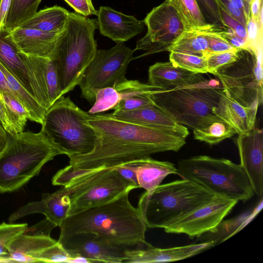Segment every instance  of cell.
<instances>
[{
	"instance_id": "cell-19",
	"label": "cell",
	"mask_w": 263,
	"mask_h": 263,
	"mask_svg": "<svg viewBox=\"0 0 263 263\" xmlns=\"http://www.w3.org/2000/svg\"><path fill=\"white\" fill-rule=\"evenodd\" d=\"M70 205L68 190L66 187L62 186L53 193L45 194L41 200L29 202L20 208L10 215L8 222L13 223L27 215L41 213L49 221L59 227L67 217Z\"/></svg>"
},
{
	"instance_id": "cell-44",
	"label": "cell",
	"mask_w": 263,
	"mask_h": 263,
	"mask_svg": "<svg viewBox=\"0 0 263 263\" xmlns=\"http://www.w3.org/2000/svg\"><path fill=\"white\" fill-rule=\"evenodd\" d=\"M219 33L232 46L238 49H247L250 48L247 40L237 36L232 30L229 29L224 30L219 29Z\"/></svg>"
},
{
	"instance_id": "cell-46",
	"label": "cell",
	"mask_w": 263,
	"mask_h": 263,
	"mask_svg": "<svg viewBox=\"0 0 263 263\" xmlns=\"http://www.w3.org/2000/svg\"><path fill=\"white\" fill-rule=\"evenodd\" d=\"M0 120L4 128L9 135L14 136L17 135L16 134L14 128L9 120L8 114L4 103L1 99Z\"/></svg>"
},
{
	"instance_id": "cell-36",
	"label": "cell",
	"mask_w": 263,
	"mask_h": 263,
	"mask_svg": "<svg viewBox=\"0 0 263 263\" xmlns=\"http://www.w3.org/2000/svg\"><path fill=\"white\" fill-rule=\"evenodd\" d=\"M73 256L58 241L43 250L37 256L38 262H69Z\"/></svg>"
},
{
	"instance_id": "cell-37",
	"label": "cell",
	"mask_w": 263,
	"mask_h": 263,
	"mask_svg": "<svg viewBox=\"0 0 263 263\" xmlns=\"http://www.w3.org/2000/svg\"><path fill=\"white\" fill-rule=\"evenodd\" d=\"M238 49L218 53H209L206 59L208 73L213 74L220 67L235 61L238 57Z\"/></svg>"
},
{
	"instance_id": "cell-13",
	"label": "cell",
	"mask_w": 263,
	"mask_h": 263,
	"mask_svg": "<svg viewBox=\"0 0 263 263\" xmlns=\"http://www.w3.org/2000/svg\"><path fill=\"white\" fill-rule=\"evenodd\" d=\"M237 202L214 196L209 202L179 218L165 228L164 231L185 234L192 239L206 233H214Z\"/></svg>"
},
{
	"instance_id": "cell-30",
	"label": "cell",
	"mask_w": 263,
	"mask_h": 263,
	"mask_svg": "<svg viewBox=\"0 0 263 263\" xmlns=\"http://www.w3.org/2000/svg\"><path fill=\"white\" fill-rule=\"evenodd\" d=\"M168 51L204 57L208 53V42L205 30L184 31L170 46Z\"/></svg>"
},
{
	"instance_id": "cell-5",
	"label": "cell",
	"mask_w": 263,
	"mask_h": 263,
	"mask_svg": "<svg viewBox=\"0 0 263 263\" xmlns=\"http://www.w3.org/2000/svg\"><path fill=\"white\" fill-rule=\"evenodd\" d=\"M211 192L197 183L183 179L160 184L140 196L137 208L150 229H165L209 202Z\"/></svg>"
},
{
	"instance_id": "cell-21",
	"label": "cell",
	"mask_w": 263,
	"mask_h": 263,
	"mask_svg": "<svg viewBox=\"0 0 263 263\" xmlns=\"http://www.w3.org/2000/svg\"><path fill=\"white\" fill-rule=\"evenodd\" d=\"M258 107L243 106L228 96L224 90L212 112L232 127L237 134L240 135L255 127Z\"/></svg>"
},
{
	"instance_id": "cell-23",
	"label": "cell",
	"mask_w": 263,
	"mask_h": 263,
	"mask_svg": "<svg viewBox=\"0 0 263 263\" xmlns=\"http://www.w3.org/2000/svg\"><path fill=\"white\" fill-rule=\"evenodd\" d=\"M109 114L120 119L166 129L184 138L189 135L186 126L176 122L169 115L154 104L134 110L114 111Z\"/></svg>"
},
{
	"instance_id": "cell-9",
	"label": "cell",
	"mask_w": 263,
	"mask_h": 263,
	"mask_svg": "<svg viewBox=\"0 0 263 263\" xmlns=\"http://www.w3.org/2000/svg\"><path fill=\"white\" fill-rule=\"evenodd\" d=\"M262 46L238 49L237 59L219 68L214 75L230 97L245 107L262 103Z\"/></svg>"
},
{
	"instance_id": "cell-47",
	"label": "cell",
	"mask_w": 263,
	"mask_h": 263,
	"mask_svg": "<svg viewBox=\"0 0 263 263\" xmlns=\"http://www.w3.org/2000/svg\"><path fill=\"white\" fill-rule=\"evenodd\" d=\"M250 15L262 26V0H251Z\"/></svg>"
},
{
	"instance_id": "cell-16",
	"label": "cell",
	"mask_w": 263,
	"mask_h": 263,
	"mask_svg": "<svg viewBox=\"0 0 263 263\" xmlns=\"http://www.w3.org/2000/svg\"><path fill=\"white\" fill-rule=\"evenodd\" d=\"M59 243L73 257L82 256L91 262H124L125 252L128 249L104 242L91 233L77 234Z\"/></svg>"
},
{
	"instance_id": "cell-15",
	"label": "cell",
	"mask_w": 263,
	"mask_h": 263,
	"mask_svg": "<svg viewBox=\"0 0 263 263\" xmlns=\"http://www.w3.org/2000/svg\"><path fill=\"white\" fill-rule=\"evenodd\" d=\"M240 165L246 172L254 194H263V133L254 127L247 133L238 135L236 141Z\"/></svg>"
},
{
	"instance_id": "cell-7",
	"label": "cell",
	"mask_w": 263,
	"mask_h": 263,
	"mask_svg": "<svg viewBox=\"0 0 263 263\" xmlns=\"http://www.w3.org/2000/svg\"><path fill=\"white\" fill-rule=\"evenodd\" d=\"M90 117L69 97L63 96L47 110L41 130L68 157L86 155L93 150L97 138L89 124Z\"/></svg>"
},
{
	"instance_id": "cell-20",
	"label": "cell",
	"mask_w": 263,
	"mask_h": 263,
	"mask_svg": "<svg viewBox=\"0 0 263 263\" xmlns=\"http://www.w3.org/2000/svg\"><path fill=\"white\" fill-rule=\"evenodd\" d=\"M148 75V84L166 89L194 86L207 80L202 74L176 66L170 61L151 66Z\"/></svg>"
},
{
	"instance_id": "cell-29",
	"label": "cell",
	"mask_w": 263,
	"mask_h": 263,
	"mask_svg": "<svg viewBox=\"0 0 263 263\" xmlns=\"http://www.w3.org/2000/svg\"><path fill=\"white\" fill-rule=\"evenodd\" d=\"M174 8L186 31L214 27L208 23L197 0H167Z\"/></svg>"
},
{
	"instance_id": "cell-26",
	"label": "cell",
	"mask_w": 263,
	"mask_h": 263,
	"mask_svg": "<svg viewBox=\"0 0 263 263\" xmlns=\"http://www.w3.org/2000/svg\"><path fill=\"white\" fill-rule=\"evenodd\" d=\"M178 175L175 165L169 161H159L150 157L139 159L137 177L139 188L151 192L168 175Z\"/></svg>"
},
{
	"instance_id": "cell-24",
	"label": "cell",
	"mask_w": 263,
	"mask_h": 263,
	"mask_svg": "<svg viewBox=\"0 0 263 263\" xmlns=\"http://www.w3.org/2000/svg\"><path fill=\"white\" fill-rule=\"evenodd\" d=\"M57 242L50 235L24 233L12 241L7 250L12 262H37L38 255Z\"/></svg>"
},
{
	"instance_id": "cell-25",
	"label": "cell",
	"mask_w": 263,
	"mask_h": 263,
	"mask_svg": "<svg viewBox=\"0 0 263 263\" xmlns=\"http://www.w3.org/2000/svg\"><path fill=\"white\" fill-rule=\"evenodd\" d=\"M0 62L33 97L26 67L10 32L5 29L0 31Z\"/></svg>"
},
{
	"instance_id": "cell-1",
	"label": "cell",
	"mask_w": 263,
	"mask_h": 263,
	"mask_svg": "<svg viewBox=\"0 0 263 263\" xmlns=\"http://www.w3.org/2000/svg\"><path fill=\"white\" fill-rule=\"evenodd\" d=\"M97 140L88 154L69 157L73 167L93 171L112 168L156 153L178 151L185 139L162 128L124 120L108 114L90 115Z\"/></svg>"
},
{
	"instance_id": "cell-28",
	"label": "cell",
	"mask_w": 263,
	"mask_h": 263,
	"mask_svg": "<svg viewBox=\"0 0 263 263\" xmlns=\"http://www.w3.org/2000/svg\"><path fill=\"white\" fill-rule=\"evenodd\" d=\"M236 134L232 127L214 114L203 118L193 129L195 139L210 145L217 144Z\"/></svg>"
},
{
	"instance_id": "cell-14",
	"label": "cell",
	"mask_w": 263,
	"mask_h": 263,
	"mask_svg": "<svg viewBox=\"0 0 263 263\" xmlns=\"http://www.w3.org/2000/svg\"><path fill=\"white\" fill-rule=\"evenodd\" d=\"M20 54L30 80L33 97L47 110L62 97L55 66L48 57Z\"/></svg>"
},
{
	"instance_id": "cell-17",
	"label": "cell",
	"mask_w": 263,
	"mask_h": 263,
	"mask_svg": "<svg viewBox=\"0 0 263 263\" xmlns=\"http://www.w3.org/2000/svg\"><path fill=\"white\" fill-rule=\"evenodd\" d=\"M215 242H204L168 248H158L147 242L144 246L128 249L125 252L124 262L152 263L172 262L186 259L214 247Z\"/></svg>"
},
{
	"instance_id": "cell-52",
	"label": "cell",
	"mask_w": 263,
	"mask_h": 263,
	"mask_svg": "<svg viewBox=\"0 0 263 263\" xmlns=\"http://www.w3.org/2000/svg\"><path fill=\"white\" fill-rule=\"evenodd\" d=\"M69 263H88L91 261L86 258L80 256L76 255L73 257L69 261Z\"/></svg>"
},
{
	"instance_id": "cell-8",
	"label": "cell",
	"mask_w": 263,
	"mask_h": 263,
	"mask_svg": "<svg viewBox=\"0 0 263 263\" xmlns=\"http://www.w3.org/2000/svg\"><path fill=\"white\" fill-rule=\"evenodd\" d=\"M223 91L218 82L207 80L194 86L157 90L149 96L176 122L193 129L201 119L214 114Z\"/></svg>"
},
{
	"instance_id": "cell-33",
	"label": "cell",
	"mask_w": 263,
	"mask_h": 263,
	"mask_svg": "<svg viewBox=\"0 0 263 263\" xmlns=\"http://www.w3.org/2000/svg\"><path fill=\"white\" fill-rule=\"evenodd\" d=\"M170 61L176 66L195 73H206L205 57L185 53L170 52Z\"/></svg>"
},
{
	"instance_id": "cell-50",
	"label": "cell",
	"mask_w": 263,
	"mask_h": 263,
	"mask_svg": "<svg viewBox=\"0 0 263 263\" xmlns=\"http://www.w3.org/2000/svg\"><path fill=\"white\" fill-rule=\"evenodd\" d=\"M3 92H6L10 94V95H11L12 96H13L15 99H16L14 94L9 89L7 83L6 79L4 75L0 70V92L1 93Z\"/></svg>"
},
{
	"instance_id": "cell-12",
	"label": "cell",
	"mask_w": 263,
	"mask_h": 263,
	"mask_svg": "<svg viewBox=\"0 0 263 263\" xmlns=\"http://www.w3.org/2000/svg\"><path fill=\"white\" fill-rule=\"evenodd\" d=\"M147 27L145 35L136 42L135 51L146 52L133 60L162 51H168L172 44L185 31L174 8L167 1L155 7L143 20Z\"/></svg>"
},
{
	"instance_id": "cell-48",
	"label": "cell",
	"mask_w": 263,
	"mask_h": 263,
	"mask_svg": "<svg viewBox=\"0 0 263 263\" xmlns=\"http://www.w3.org/2000/svg\"><path fill=\"white\" fill-rule=\"evenodd\" d=\"M12 0H0V31L5 29Z\"/></svg>"
},
{
	"instance_id": "cell-51",
	"label": "cell",
	"mask_w": 263,
	"mask_h": 263,
	"mask_svg": "<svg viewBox=\"0 0 263 263\" xmlns=\"http://www.w3.org/2000/svg\"><path fill=\"white\" fill-rule=\"evenodd\" d=\"M236 6H237L243 12L247 20L250 15V12L248 10L245 0H229Z\"/></svg>"
},
{
	"instance_id": "cell-22",
	"label": "cell",
	"mask_w": 263,
	"mask_h": 263,
	"mask_svg": "<svg viewBox=\"0 0 263 263\" xmlns=\"http://www.w3.org/2000/svg\"><path fill=\"white\" fill-rule=\"evenodd\" d=\"M60 33L22 28L10 32L11 37L20 52L39 57H47L49 54Z\"/></svg>"
},
{
	"instance_id": "cell-35",
	"label": "cell",
	"mask_w": 263,
	"mask_h": 263,
	"mask_svg": "<svg viewBox=\"0 0 263 263\" xmlns=\"http://www.w3.org/2000/svg\"><path fill=\"white\" fill-rule=\"evenodd\" d=\"M28 227L26 223L3 222L0 224V257L10 258L7 250L9 245L18 236L25 233Z\"/></svg>"
},
{
	"instance_id": "cell-11",
	"label": "cell",
	"mask_w": 263,
	"mask_h": 263,
	"mask_svg": "<svg viewBox=\"0 0 263 263\" xmlns=\"http://www.w3.org/2000/svg\"><path fill=\"white\" fill-rule=\"evenodd\" d=\"M135 51L123 42L116 43L109 49H98L78 85L82 97L92 103L98 90L126 80V70Z\"/></svg>"
},
{
	"instance_id": "cell-32",
	"label": "cell",
	"mask_w": 263,
	"mask_h": 263,
	"mask_svg": "<svg viewBox=\"0 0 263 263\" xmlns=\"http://www.w3.org/2000/svg\"><path fill=\"white\" fill-rule=\"evenodd\" d=\"M1 94L9 120L16 134L23 132L27 121L29 119L27 110L16 99L8 93L3 92Z\"/></svg>"
},
{
	"instance_id": "cell-27",
	"label": "cell",
	"mask_w": 263,
	"mask_h": 263,
	"mask_svg": "<svg viewBox=\"0 0 263 263\" xmlns=\"http://www.w3.org/2000/svg\"><path fill=\"white\" fill-rule=\"evenodd\" d=\"M69 12L65 8L57 5L47 7L37 11L18 28L60 33L65 28Z\"/></svg>"
},
{
	"instance_id": "cell-38",
	"label": "cell",
	"mask_w": 263,
	"mask_h": 263,
	"mask_svg": "<svg viewBox=\"0 0 263 263\" xmlns=\"http://www.w3.org/2000/svg\"><path fill=\"white\" fill-rule=\"evenodd\" d=\"M219 29L212 27L205 30L208 42V53L238 49L232 46L222 37L219 33Z\"/></svg>"
},
{
	"instance_id": "cell-45",
	"label": "cell",
	"mask_w": 263,
	"mask_h": 263,
	"mask_svg": "<svg viewBox=\"0 0 263 263\" xmlns=\"http://www.w3.org/2000/svg\"><path fill=\"white\" fill-rule=\"evenodd\" d=\"M57 226L45 218L35 226L27 228L26 231L30 232L31 234H43L50 235L52 230Z\"/></svg>"
},
{
	"instance_id": "cell-55",
	"label": "cell",
	"mask_w": 263,
	"mask_h": 263,
	"mask_svg": "<svg viewBox=\"0 0 263 263\" xmlns=\"http://www.w3.org/2000/svg\"><path fill=\"white\" fill-rule=\"evenodd\" d=\"M247 9H248V8H247ZM249 12H250V11H249Z\"/></svg>"
},
{
	"instance_id": "cell-39",
	"label": "cell",
	"mask_w": 263,
	"mask_h": 263,
	"mask_svg": "<svg viewBox=\"0 0 263 263\" xmlns=\"http://www.w3.org/2000/svg\"><path fill=\"white\" fill-rule=\"evenodd\" d=\"M206 17L215 28L226 29L221 16L219 7L216 0H197Z\"/></svg>"
},
{
	"instance_id": "cell-41",
	"label": "cell",
	"mask_w": 263,
	"mask_h": 263,
	"mask_svg": "<svg viewBox=\"0 0 263 263\" xmlns=\"http://www.w3.org/2000/svg\"><path fill=\"white\" fill-rule=\"evenodd\" d=\"M219 7L224 26L232 30L239 37L247 40L246 28L230 15L222 7Z\"/></svg>"
},
{
	"instance_id": "cell-3",
	"label": "cell",
	"mask_w": 263,
	"mask_h": 263,
	"mask_svg": "<svg viewBox=\"0 0 263 263\" xmlns=\"http://www.w3.org/2000/svg\"><path fill=\"white\" fill-rule=\"evenodd\" d=\"M97 28V18L69 12L65 28L47 56L55 66L62 96L79 85L93 59L98 50L94 37Z\"/></svg>"
},
{
	"instance_id": "cell-53",
	"label": "cell",
	"mask_w": 263,
	"mask_h": 263,
	"mask_svg": "<svg viewBox=\"0 0 263 263\" xmlns=\"http://www.w3.org/2000/svg\"><path fill=\"white\" fill-rule=\"evenodd\" d=\"M245 2L246 3L247 7L248 9L249 10V11H250V5L251 0H245Z\"/></svg>"
},
{
	"instance_id": "cell-6",
	"label": "cell",
	"mask_w": 263,
	"mask_h": 263,
	"mask_svg": "<svg viewBox=\"0 0 263 263\" xmlns=\"http://www.w3.org/2000/svg\"><path fill=\"white\" fill-rule=\"evenodd\" d=\"M178 175L205 188L213 195L243 202L255 195L244 169L225 158L197 155L177 162Z\"/></svg>"
},
{
	"instance_id": "cell-2",
	"label": "cell",
	"mask_w": 263,
	"mask_h": 263,
	"mask_svg": "<svg viewBox=\"0 0 263 263\" xmlns=\"http://www.w3.org/2000/svg\"><path fill=\"white\" fill-rule=\"evenodd\" d=\"M126 192L106 204L67 216L60 226L58 241L81 233L95 235L102 241L127 249L147 243L146 225Z\"/></svg>"
},
{
	"instance_id": "cell-4",
	"label": "cell",
	"mask_w": 263,
	"mask_h": 263,
	"mask_svg": "<svg viewBox=\"0 0 263 263\" xmlns=\"http://www.w3.org/2000/svg\"><path fill=\"white\" fill-rule=\"evenodd\" d=\"M65 152L43 131L11 136L0 154V193L18 190L39 174L43 166Z\"/></svg>"
},
{
	"instance_id": "cell-43",
	"label": "cell",
	"mask_w": 263,
	"mask_h": 263,
	"mask_svg": "<svg viewBox=\"0 0 263 263\" xmlns=\"http://www.w3.org/2000/svg\"><path fill=\"white\" fill-rule=\"evenodd\" d=\"M218 5L246 28L247 20L242 11L229 0H216Z\"/></svg>"
},
{
	"instance_id": "cell-49",
	"label": "cell",
	"mask_w": 263,
	"mask_h": 263,
	"mask_svg": "<svg viewBox=\"0 0 263 263\" xmlns=\"http://www.w3.org/2000/svg\"><path fill=\"white\" fill-rule=\"evenodd\" d=\"M8 136L9 134L4 128L0 120V154L7 143Z\"/></svg>"
},
{
	"instance_id": "cell-54",
	"label": "cell",
	"mask_w": 263,
	"mask_h": 263,
	"mask_svg": "<svg viewBox=\"0 0 263 263\" xmlns=\"http://www.w3.org/2000/svg\"><path fill=\"white\" fill-rule=\"evenodd\" d=\"M0 99L3 102V98H2V94L1 93V92H0Z\"/></svg>"
},
{
	"instance_id": "cell-34",
	"label": "cell",
	"mask_w": 263,
	"mask_h": 263,
	"mask_svg": "<svg viewBox=\"0 0 263 263\" xmlns=\"http://www.w3.org/2000/svg\"><path fill=\"white\" fill-rule=\"evenodd\" d=\"M119 101V92L115 86L99 89L96 93L93 105L87 112L96 115L113 109Z\"/></svg>"
},
{
	"instance_id": "cell-18",
	"label": "cell",
	"mask_w": 263,
	"mask_h": 263,
	"mask_svg": "<svg viewBox=\"0 0 263 263\" xmlns=\"http://www.w3.org/2000/svg\"><path fill=\"white\" fill-rule=\"evenodd\" d=\"M97 15L100 34L116 43L127 42L145 29L143 20H138L110 7H100Z\"/></svg>"
},
{
	"instance_id": "cell-42",
	"label": "cell",
	"mask_w": 263,
	"mask_h": 263,
	"mask_svg": "<svg viewBox=\"0 0 263 263\" xmlns=\"http://www.w3.org/2000/svg\"><path fill=\"white\" fill-rule=\"evenodd\" d=\"M75 12L84 16L97 15L91 0H64Z\"/></svg>"
},
{
	"instance_id": "cell-31",
	"label": "cell",
	"mask_w": 263,
	"mask_h": 263,
	"mask_svg": "<svg viewBox=\"0 0 263 263\" xmlns=\"http://www.w3.org/2000/svg\"><path fill=\"white\" fill-rule=\"evenodd\" d=\"M42 0H12L5 29L10 32L32 16L37 11Z\"/></svg>"
},
{
	"instance_id": "cell-40",
	"label": "cell",
	"mask_w": 263,
	"mask_h": 263,
	"mask_svg": "<svg viewBox=\"0 0 263 263\" xmlns=\"http://www.w3.org/2000/svg\"><path fill=\"white\" fill-rule=\"evenodd\" d=\"M138 165L139 160H137L119 165L112 168L117 171L123 178L137 189L139 188L137 177Z\"/></svg>"
},
{
	"instance_id": "cell-10",
	"label": "cell",
	"mask_w": 263,
	"mask_h": 263,
	"mask_svg": "<svg viewBox=\"0 0 263 263\" xmlns=\"http://www.w3.org/2000/svg\"><path fill=\"white\" fill-rule=\"evenodd\" d=\"M82 170V175L65 186L70 201L67 216L108 203L135 189L112 168Z\"/></svg>"
}]
</instances>
